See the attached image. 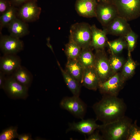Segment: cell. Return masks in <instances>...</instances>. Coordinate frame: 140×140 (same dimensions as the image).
I'll list each match as a JSON object with an SVG mask.
<instances>
[{
    "label": "cell",
    "instance_id": "cb8c5ba5",
    "mask_svg": "<svg viewBox=\"0 0 140 140\" xmlns=\"http://www.w3.org/2000/svg\"><path fill=\"white\" fill-rule=\"evenodd\" d=\"M128 55V58L124 64L121 72L125 81L133 75L137 66L136 63L132 59L131 55Z\"/></svg>",
    "mask_w": 140,
    "mask_h": 140
},
{
    "label": "cell",
    "instance_id": "e575fe53",
    "mask_svg": "<svg viewBox=\"0 0 140 140\" xmlns=\"http://www.w3.org/2000/svg\"><path fill=\"white\" fill-rule=\"evenodd\" d=\"M30 0H10L11 4L14 5H19L24 4Z\"/></svg>",
    "mask_w": 140,
    "mask_h": 140
},
{
    "label": "cell",
    "instance_id": "83f0119b",
    "mask_svg": "<svg viewBox=\"0 0 140 140\" xmlns=\"http://www.w3.org/2000/svg\"><path fill=\"white\" fill-rule=\"evenodd\" d=\"M138 35L132 29L124 37L127 44L128 55L135 48L137 43Z\"/></svg>",
    "mask_w": 140,
    "mask_h": 140
},
{
    "label": "cell",
    "instance_id": "d6986e66",
    "mask_svg": "<svg viewBox=\"0 0 140 140\" xmlns=\"http://www.w3.org/2000/svg\"><path fill=\"white\" fill-rule=\"evenodd\" d=\"M84 69L76 60L68 59L66 71L81 84Z\"/></svg>",
    "mask_w": 140,
    "mask_h": 140
},
{
    "label": "cell",
    "instance_id": "30bf717a",
    "mask_svg": "<svg viewBox=\"0 0 140 140\" xmlns=\"http://www.w3.org/2000/svg\"><path fill=\"white\" fill-rule=\"evenodd\" d=\"M24 46V43L20 38L10 35L1 36L0 47L4 54H16L23 49Z\"/></svg>",
    "mask_w": 140,
    "mask_h": 140
},
{
    "label": "cell",
    "instance_id": "52a82bcc",
    "mask_svg": "<svg viewBox=\"0 0 140 140\" xmlns=\"http://www.w3.org/2000/svg\"><path fill=\"white\" fill-rule=\"evenodd\" d=\"M125 81L121 73L117 72L108 80L99 83L98 88L103 95L117 96Z\"/></svg>",
    "mask_w": 140,
    "mask_h": 140
},
{
    "label": "cell",
    "instance_id": "2e32d148",
    "mask_svg": "<svg viewBox=\"0 0 140 140\" xmlns=\"http://www.w3.org/2000/svg\"><path fill=\"white\" fill-rule=\"evenodd\" d=\"M92 31V39L90 47L96 50H104L107 44V35L106 30L98 28L95 24L91 26Z\"/></svg>",
    "mask_w": 140,
    "mask_h": 140
},
{
    "label": "cell",
    "instance_id": "8fae6325",
    "mask_svg": "<svg viewBox=\"0 0 140 140\" xmlns=\"http://www.w3.org/2000/svg\"><path fill=\"white\" fill-rule=\"evenodd\" d=\"M41 9L36 0H30L23 4L19 9L18 15L24 22H31L39 19Z\"/></svg>",
    "mask_w": 140,
    "mask_h": 140
},
{
    "label": "cell",
    "instance_id": "7402d4cb",
    "mask_svg": "<svg viewBox=\"0 0 140 140\" xmlns=\"http://www.w3.org/2000/svg\"><path fill=\"white\" fill-rule=\"evenodd\" d=\"M95 59V55L89 47L82 49L76 60L85 68L94 67Z\"/></svg>",
    "mask_w": 140,
    "mask_h": 140
},
{
    "label": "cell",
    "instance_id": "e0dca14e",
    "mask_svg": "<svg viewBox=\"0 0 140 140\" xmlns=\"http://www.w3.org/2000/svg\"><path fill=\"white\" fill-rule=\"evenodd\" d=\"M99 81L94 67L84 69L81 84L87 89L96 90L98 88Z\"/></svg>",
    "mask_w": 140,
    "mask_h": 140
},
{
    "label": "cell",
    "instance_id": "3957f363",
    "mask_svg": "<svg viewBox=\"0 0 140 140\" xmlns=\"http://www.w3.org/2000/svg\"><path fill=\"white\" fill-rule=\"evenodd\" d=\"M69 39L75 43L82 49L90 47L92 39L91 26L85 22L73 24L70 30Z\"/></svg>",
    "mask_w": 140,
    "mask_h": 140
},
{
    "label": "cell",
    "instance_id": "f546056e",
    "mask_svg": "<svg viewBox=\"0 0 140 140\" xmlns=\"http://www.w3.org/2000/svg\"><path fill=\"white\" fill-rule=\"evenodd\" d=\"M136 123V121L131 125L127 140H140V127Z\"/></svg>",
    "mask_w": 140,
    "mask_h": 140
},
{
    "label": "cell",
    "instance_id": "484cf974",
    "mask_svg": "<svg viewBox=\"0 0 140 140\" xmlns=\"http://www.w3.org/2000/svg\"><path fill=\"white\" fill-rule=\"evenodd\" d=\"M111 53L115 54L121 53L124 49L127 47L126 41L124 37H120L119 38L111 41H108Z\"/></svg>",
    "mask_w": 140,
    "mask_h": 140
},
{
    "label": "cell",
    "instance_id": "d4e9b609",
    "mask_svg": "<svg viewBox=\"0 0 140 140\" xmlns=\"http://www.w3.org/2000/svg\"><path fill=\"white\" fill-rule=\"evenodd\" d=\"M16 9L13 5H12L0 17V29L8 25L16 17Z\"/></svg>",
    "mask_w": 140,
    "mask_h": 140
},
{
    "label": "cell",
    "instance_id": "ffe728a7",
    "mask_svg": "<svg viewBox=\"0 0 140 140\" xmlns=\"http://www.w3.org/2000/svg\"><path fill=\"white\" fill-rule=\"evenodd\" d=\"M57 62L67 87L73 95L79 96L81 83L70 75L66 70H63L58 61H57Z\"/></svg>",
    "mask_w": 140,
    "mask_h": 140
},
{
    "label": "cell",
    "instance_id": "1f68e13d",
    "mask_svg": "<svg viewBox=\"0 0 140 140\" xmlns=\"http://www.w3.org/2000/svg\"><path fill=\"white\" fill-rule=\"evenodd\" d=\"M100 130L98 129L90 134L88 135L87 138H86V140H104L102 135L99 134Z\"/></svg>",
    "mask_w": 140,
    "mask_h": 140
},
{
    "label": "cell",
    "instance_id": "8d00e7d4",
    "mask_svg": "<svg viewBox=\"0 0 140 140\" xmlns=\"http://www.w3.org/2000/svg\"><path fill=\"white\" fill-rule=\"evenodd\" d=\"M100 2L105 3H113V0H99Z\"/></svg>",
    "mask_w": 140,
    "mask_h": 140
},
{
    "label": "cell",
    "instance_id": "277c9868",
    "mask_svg": "<svg viewBox=\"0 0 140 140\" xmlns=\"http://www.w3.org/2000/svg\"><path fill=\"white\" fill-rule=\"evenodd\" d=\"M118 16L128 21L140 17V0H113Z\"/></svg>",
    "mask_w": 140,
    "mask_h": 140
},
{
    "label": "cell",
    "instance_id": "9c48e42d",
    "mask_svg": "<svg viewBox=\"0 0 140 140\" xmlns=\"http://www.w3.org/2000/svg\"><path fill=\"white\" fill-rule=\"evenodd\" d=\"M3 89L13 98L24 99L28 94V88L18 82L11 75L6 77Z\"/></svg>",
    "mask_w": 140,
    "mask_h": 140
},
{
    "label": "cell",
    "instance_id": "4fadbf2b",
    "mask_svg": "<svg viewBox=\"0 0 140 140\" xmlns=\"http://www.w3.org/2000/svg\"><path fill=\"white\" fill-rule=\"evenodd\" d=\"M66 132L75 131L82 134L89 135L98 129L100 125L97 124L96 120L92 119H82L79 122L69 123Z\"/></svg>",
    "mask_w": 140,
    "mask_h": 140
},
{
    "label": "cell",
    "instance_id": "836d02e7",
    "mask_svg": "<svg viewBox=\"0 0 140 140\" xmlns=\"http://www.w3.org/2000/svg\"><path fill=\"white\" fill-rule=\"evenodd\" d=\"M17 138L19 140H31V136L29 134L18 135Z\"/></svg>",
    "mask_w": 140,
    "mask_h": 140
},
{
    "label": "cell",
    "instance_id": "5bb4252c",
    "mask_svg": "<svg viewBox=\"0 0 140 140\" xmlns=\"http://www.w3.org/2000/svg\"><path fill=\"white\" fill-rule=\"evenodd\" d=\"M21 60L16 54H4L0 57V71L9 75L21 65Z\"/></svg>",
    "mask_w": 140,
    "mask_h": 140
},
{
    "label": "cell",
    "instance_id": "d590c367",
    "mask_svg": "<svg viewBox=\"0 0 140 140\" xmlns=\"http://www.w3.org/2000/svg\"><path fill=\"white\" fill-rule=\"evenodd\" d=\"M47 45L51 49L52 51L54 53V52L52 46L50 43V38L48 37L47 38Z\"/></svg>",
    "mask_w": 140,
    "mask_h": 140
},
{
    "label": "cell",
    "instance_id": "6da1fadb",
    "mask_svg": "<svg viewBox=\"0 0 140 140\" xmlns=\"http://www.w3.org/2000/svg\"><path fill=\"white\" fill-rule=\"evenodd\" d=\"M92 108L96 120L106 124L117 121L125 116L127 106L123 100L117 96L103 95Z\"/></svg>",
    "mask_w": 140,
    "mask_h": 140
},
{
    "label": "cell",
    "instance_id": "9a60e30c",
    "mask_svg": "<svg viewBox=\"0 0 140 140\" xmlns=\"http://www.w3.org/2000/svg\"><path fill=\"white\" fill-rule=\"evenodd\" d=\"M97 0H77L75 4L76 10L80 16L86 18L96 17Z\"/></svg>",
    "mask_w": 140,
    "mask_h": 140
},
{
    "label": "cell",
    "instance_id": "7a4b0ae2",
    "mask_svg": "<svg viewBox=\"0 0 140 140\" xmlns=\"http://www.w3.org/2000/svg\"><path fill=\"white\" fill-rule=\"evenodd\" d=\"M132 120L125 115L116 121L100 125L98 128L104 140H127Z\"/></svg>",
    "mask_w": 140,
    "mask_h": 140
},
{
    "label": "cell",
    "instance_id": "5b68a950",
    "mask_svg": "<svg viewBox=\"0 0 140 140\" xmlns=\"http://www.w3.org/2000/svg\"><path fill=\"white\" fill-rule=\"evenodd\" d=\"M94 68L97 73L99 83L110 78L112 74L109 60L104 50H96Z\"/></svg>",
    "mask_w": 140,
    "mask_h": 140
},
{
    "label": "cell",
    "instance_id": "4dcf8cb0",
    "mask_svg": "<svg viewBox=\"0 0 140 140\" xmlns=\"http://www.w3.org/2000/svg\"><path fill=\"white\" fill-rule=\"evenodd\" d=\"M10 1L0 0V13L2 15L12 5Z\"/></svg>",
    "mask_w": 140,
    "mask_h": 140
},
{
    "label": "cell",
    "instance_id": "603a6c76",
    "mask_svg": "<svg viewBox=\"0 0 140 140\" xmlns=\"http://www.w3.org/2000/svg\"><path fill=\"white\" fill-rule=\"evenodd\" d=\"M81 50L78 45L69 39V42L65 45V52L68 59L76 60Z\"/></svg>",
    "mask_w": 140,
    "mask_h": 140
},
{
    "label": "cell",
    "instance_id": "8992f818",
    "mask_svg": "<svg viewBox=\"0 0 140 140\" xmlns=\"http://www.w3.org/2000/svg\"><path fill=\"white\" fill-rule=\"evenodd\" d=\"M60 105L75 117L81 119H83L86 111V104L79 96L64 97L61 100Z\"/></svg>",
    "mask_w": 140,
    "mask_h": 140
},
{
    "label": "cell",
    "instance_id": "f1b7e54d",
    "mask_svg": "<svg viewBox=\"0 0 140 140\" xmlns=\"http://www.w3.org/2000/svg\"><path fill=\"white\" fill-rule=\"evenodd\" d=\"M17 128L11 127L4 130L0 134V140H12L17 138Z\"/></svg>",
    "mask_w": 140,
    "mask_h": 140
},
{
    "label": "cell",
    "instance_id": "44dd1931",
    "mask_svg": "<svg viewBox=\"0 0 140 140\" xmlns=\"http://www.w3.org/2000/svg\"><path fill=\"white\" fill-rule=\"evenodd\" d=\"M11 75L18 82L28 88L32 81L31 74L26 68L21 66L16 69Z\"/></svg>",
    "mask_w": 140,
    "mask_h": 140
},
{
    "label": "cell",
    "instance_id": "ac0fdd59",
    "mask_svg": "<svg viewBox=\"0 0 140 140\" xmlns=\"http://www.w3.org/2000/svg\"><path fill=\"white\" fill-rule=\"evenodd\" d=\"M10 35L20 38L29 33L28 26L22 20L16 17L8 26Z\"/></svg>",
    "mask_w": 140,
    "mask_h": 140
},
{
    "label": "cell",
    "instance_id": "7c38bea8",
    "mask_svg": "<svg viewBox=\"0 0 140 140\" xmlns=\"http://www.w3.org/2000/svg\"><path fill=\"white\" fill-rule=\"evenodd\" d=\"M103 29L107 34L123 37L132 30L128 21L118 16L107 26L103 27Z\"/></svg>",
    "mask_w": 140,
    "mask_h": 140
},
{
    "label": "cell",
    "instance_id": "ba28073f",
    "mask_svg": "<svg viewBox=\"0 0 140 140\" xmlns=\"http://www.w3.org/2000/svg\"><path fill=\"white\" fill-rule=\"evenodd\" d=\"M96 17L103 27L108 25L118 16L117 10L113 3H97L96 10Z\"/></svg>",
    "mask_w": 140,
    "mask_h": 140
},
{
    "label": "cell",
    "instance_id": "d6a6232c",
    "mask_svg": "<svg viewBox=\"0 0 140 140\" xmlns=\"http://www.w3.org/2000/svg\"><path fill=\"white\" fill-rule=\"evenodd\" d=\"M5 74L2 71H0V88L3 89L6 77Z\"/></svg>",
    "mask_w": 140,
    "mask_h": 140
},
{
    "label": "cell",
    "instance_id": "4316f807",
    "mask_svg": "<svg viewBox=\"0 0 140 140\" xmlns=\"http://www.w3.org/2000/svg\"><path fill=\"white\" fill-rule=\"evenodd\" d=\"M112 53L109 60L113 75L122 68L125 62L124 59L122 57L118 56L113 53Z\"/></svg>",
    "mask_w": 140,
    "mask_h": 140
}]
</instances>
